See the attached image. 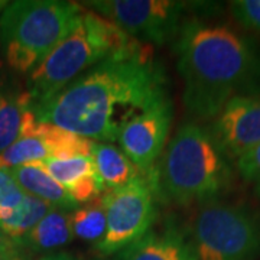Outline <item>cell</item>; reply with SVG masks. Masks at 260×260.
I'll use <instances>...</instances> for the list:
<instances>
[{
    "instance_id": "obj_27",
    "label": "cell",
    "mask_w": 260,
    "mask_h": 260,
    "mask_svg": "<svg viewBox=\"0 0 260 260\" xmlns=\"http://www.w3.org/2000/svg\"><path fill=\"white\" fill-rule=\"evenodd\" d=\"M0 260H29L28 253L23 251V253H19L15 256H6V257H0Z\"/></svg>"
},
{
    "instance_id": "obj_18",
    "label": "cell",
    "mask_w": 260,
    "mask_h": 260,
    "mask_svg": "<svg viewBox=\"0 0 260 260\" xmlns=\"http://www.w3.org/2000/svg\"><path fill=\"white\" fill-rule=\"evenodd\" d=\"M29 107H32V100L28 93L15 99L0 94V152L20 139L23 117Z\"/></svg>"
},
{
    "instance_id": "obj_19",
    "label": "cell",
    "mask_w": 260,
    "mask_h": 260,
    "mask_svg": "<svg viewBox=\"0 0 260 260\" xmlns=\"http://www.w3.org/2000/svg\"><path fill=\"white\" fill-rule=\"evenodd\" d=\"M51 158L45 142L37 136L20 138L12 146L0 152V168H18L29 164L45 162Z\"/></svg>"
},
{
    "instance_id": "obj_5",
    "label": "cell",
    "mask_w": 260,
    "mask_h": 260,
    "mask_svg": "<svg viewBox=\"0 0 260 260\" xmlns=\"http://www.w3.org/2000/svg\"><path fill=\"white\" fill-rule=\"evenodd\" d=\"M83 8L62 0H18L0 15V48L16 71H34L74 26Z\"/></svg>"
},
{
    "instance_id": "obj_9",
    "label": "cell",
    "mask_w": 260,
    "mask_h": 260,
    "mask_svg": "<svg viewBox=\"0 0 260 260\" xmlns=\"http://www.w3.org/2000/svg\"><path fill=\"white\" fill-rule=\"evenodd\" d=\"M172 123V104L167 99L138 116L121 130L117 142L145 177H150L165 148Z\"/></svg>"
},
{
    "instance_id": "obj_12",
    "label": "cell",
    "mask_w": 260,
    "mask_h": 260,
    "mask_svg": "<svg viewBox=\"0 0 260 260\" xmlns=\"http://www.w3.org/2000/svg\"><path fill=\"white\" fill-rule=\"evenodd\" d=\"M74 240L70 211L54 208L20 240L19 246L32 253H54Z\"/></svg>"
},
{
    "instance_id": "obj_13",
    "label": "cell",
    "mask_w": 260,
    "mask_h": 260,
    "mask_svg": "<svg viewBox=\"0 0 260 260\" xmlns=\"http://www.w3.org/2000/svg\"><path fill=\"white\" fill-rule=\"evenodd\" d=\"M91 158L106 191L121 189L143 175L127 155L112 143L95 142Z\"/></svg>"
},
{
    "instance_id": "obj_1",
    "label": "cell",
    "mask_w": 260,
    "mask_h": 260,
    "mask_svg": "<svg viewBox=\"0 0 260 260\" xmlns=\"http://www.w3.org/2000/svg\"><path fill=\"white\" fill-rule=\"evenodd\" d=\"M168 97L164 67L148 48L130 47L85 71L47 102L32 104L37 119L85 139L117 142L133 119Z\"/></svg>"
},
{
    "instance_id": "obj_3",
    "label": "cell",
    "mask_w": 260,
    "mask_h": 260,
    "mask_svg": "<svg viewBox=\"0 0 260 260\" xmlns=\"http://www.w3.org/2000/svg\"><path fill=\"white\" fill-rule=\"evenodd\" d=\"M156 194L169 203H208L229 189L233 171L208 129L185 123L177 130L150 177Z\"/></svg>"
},
{
    "instance_id": "obj_7",
    "label": "cell",
    "mask_w": 260,
    "mask_h": 260,
    "mask_svg": "<svg viewBox=\"0 0 260 260\" xmlns=\"http://www.w3.org/2000/svg\"><path fill=\"white\" fill-rule=\"evenodd\" d=\"M107 229L95 250L104 256L127 249L150 232L156 218L155 192L145 175L127 186L103 194Z\"/></svg>"
},
{
    "instance_id": "obj_20",
    "label": "cell",
    "mask_w": 260,
    "mask_h": 260,
    "mask_svg": "<svg viewBox=\"0 0 260 260\" xmlns=\"http://www.w3.org/2000/svg\"><path fill=\"white\" fill-rule=\"evenodd\" d=\"M39 165L65 189L74 185L78 179L95 171L91 156H74L67 159L49 158L45 162H39Z\"/></svg>"
},
{
    "instance_id": "obj_29",
    "label": "cell",
    "mask_w": 260,
    "mask_h": 260,
    "mask_svg": "<svg viewBox=\"0 0 260 260\" xmlns=\"http://www.w3.org/2000/svg\"><path fill=\"white\" fill-rule=\"evenodd\" d=\"M0 68H2V61H0Z\"/></svg>"
},
{
    "instance_id": "obj_15",
    "label": "cell",
    "mask_w": 260,
    "mask_h": 260,
    "mask_svg": "<svg viewBox=\"0 0 260 260\" xmlns=\"http://www.w3.org/2000/svg\"><path fill=\"white\" fill-rule=\"evenodd\" d=\"M52 210V205L26 194L16 208L0 207V229L18 242Z\"/></svg>"
},
{
    "instance_id": "obj_25",
    "label": "cell",
    "mask_w": 260,
    "mask_h": 260,
    "mask_svg": "<svg viewBox=\"0 0 260 260\" xmlns=\"http://www.w3.org/2000/svg\"><path fill=\"white\" fill-rule=\"evenodd\" d=\"M23 250L16 240H13L9 237L6 233L0 229V257H6V256H15L19 253H23Z\"/></svg>"
},
{
    "instance_id": "obj_21",
    "label": "cell",
    "mask_w": 260,
    "mask_h": 260,
    "mask_svg": "<svg viewBox=\"0 0 260 260\" xmlns=\"http://www.w3.org/2000/svg\"><path fill=\"white\" fill-rule=\"evenodd\" d=\"M67 192H68L70 198L74 201L75 204L85 205L99 200L106 192V188L100 181L97 172L94 171L91 174L81 178V179H78L74 185H71L67 189Z\"/></svg>"
},
{
    "instance_id": "obj_10",
    "label": "cell",
    "mask_w": 260,
    "mask_h": 260,
    "mask_svg": "<svg viewBox=\"0 0 260 260\" xmlns=\"http://www.w3.org/2000/svg\"><path fill=\"white\" fill-rule=\"evenodd\" d=\"M208 132L229 159L236 160L256 148L260 145V94L230 100Z\"/></svg>"
},
{
    "instance_id": "obj_8",
    "label": "cell",
    "mask_w": 260,
    "mask_h": 260,
    "mask_svg": "<svg viewBox=\"0 0 260 260\" xmlns=\"http://www.w3.org/2000/svg\"><path fill=\"white\" fill-rule=\"evenodd\" d=\"M85 5L129 37L155 45L175 41L188 8L177 0H94Z\"/></svg>"
},
{
    "instance_id": "obj_23",
    "label": "cell",
    "mask_w": 260,
    "mask_h": 260,
    "mask_svg": "<svg viewBox=\"0 0 260 260\" xmlns=\"http://www.w3.org/2000/svg\"><path fill=\"white\" fill-rule=\"evenodd\" d=\"M26 194L18 185L12 171L8 168H0V207L16 208Z\"/></svg>"
},
{
    "instance_id": "obj_28",
    "label": "cell",
    "mask_w": 260,
    "mask_h": 260,
    "mask_svg": "<svg viewBox=\"0 0 260 260\" xmlns=\"http://www.w3.org/2000/svg\"><path fill=\"white\" fill-rule=\"evenodd\" d=\"M6 6H8V2H5V0H0V12H3Z\"/></svg>"
},
{
    "instance_id": "obj_22",
    "label": "cell",
    "mask_w": 260,
    "mask_h": 260,
    "mask_svg": "<svg viewBox=\"0 0 260 260\" xmlns=\"http://www.w3.org/2000/svg\"><path fill=\"white\" fill-rule=\"evenodd\" d=\"M230 10L239 23L260 35V0H236Z\"/></svg>"
},
{
    "instance_id": "obj_2",
    "label": "cell",
    "mask_w": 260,
    "mask_h": 260,
    "mask_svg": "<svg viewBox=\"0 0 260 260\" xmlns=\"http://www.w3.org/2000/svg\"><path fill=\"white\" fill-rule=\"evenodd\" d=\"M174 51L184 106L195 119L213 120L233 99L260 94V48L237 30L189 19Z\"/></svg>"
},
{
    "instance_id": "obj_17",
    "label": "cell",
    "mask_w": 260,
    "mask_h": 260,
    "mask_svg": "<svg viewBox=\"0 0 260 260\" xmlns=\"http://www.w3.org/2000/svg\"><path fill=\"white\" fill-rule=\"evenodd\" d=\"M70 221L74 239L94 244L100 242L107 229V217L103 195L93 203L78 207L74 211H71Z\"/></svg>"
},
{
    "instance_id": "obj_11",
    "label": "cell",
    "mask_w": 260,
    "mask_h": 260,
    "mask_svg": "<svg viewBox=\"0 0 260 260\" xmlns=\"http://www.w3.org/2000/svg\"><path fill=\"white\" fill-rule=\"evenodd\" d=\"M123 260H198L192 243L175 227L149 232L123 250Z\"/></svg>"
},
{
    "instance_id": "obj_26",
    "label": "cell",
    "mask_w": 260,
    "mask_h": 260,
    "mask_svg": "<svg viewBox=\"0 0 260 260\" xmlns=\"http://www.w3.org/2000/svg\"><path fill=\"white\" fill-rule=\"evenodd\" d=\"M38 260H83L81 257L75 256L70 251H54V253H49L45 254L42 257H39Z\"/></svg>"
},
{
    "instance_id": "obj_16",
    "label": "cell",
    "mask_w": 260,
    "mask_h": 260,
    "mask_svg": "<svg viewBox=\"0 0 260 260\" xmlns=\"http://www.w3.org/2000/svg\"><path fill=\"white\" fill-rule=\"evenodd\" d=\"M32 136H37L45 142L49 149L51 158L67 159L74 156H91L94 140L85 139L68 130L61 129L55 124L37 121Z\"/></svg>"
},
{
    "instance_id": "obj_4",
    "label": "cell",
    "mask_w": 260,
    "mask_h": 260,
    "mask_svg": "<svg viewBox=\"0 0 260 260\" xmlns=\"http://www.w3.org/2000/svg\"><path fill=\"white\" fill-rule=\"evenodd\" d=\"M133 42L107 19L83 9L70 34L30 73L28 94L32 104L52 99L85 71Z\"/></svg>"
},
{
    "instance_id": "obj_24",
    "label": "cell",
    "mask_w": 260,
    "mask_h": 260,
    "mask_svg": "<svg viewBox=\"0 0 260 260\" xmlns=\"http://www.w3.org/2000/svg\"><path fill=\"white\" fill-rule=\"evenodd\" d=\"M236 167L243 179L260 192V145L236 159Z\"/></svg>"
},
{
    "instance_id": "obj_6",
    "label": "cell",
    "mask_w": 260,
    "mask_h": 260,
    "mask_svg": "<svg viewBox=\"0 0 260 260\" xmlns=\"http://www.w3.org/2000/svg\"><path fill=\"white\" fill-rule=\"evenodd\" d=\"M192 246L198 260H254L260 218L244 205L208 201L195 217Z\"/></svg>"
},
{
    "instance_id": "obj_14",
    "label": "cell",
    "mask_w": 260,
    "mask_h": 260,
    "mask_svg": "<svg viewBox=\"0 0 260 260\" xmlns=\"http://www.w3.org/2000/svg\"><path fill=\"white\" fill-rule=\"evenodd\" d=\"M10 171L15 177V181L23 189L25 194L37 197L58 210L71 213L75 208H78V205L70 198L64 186L59 185L55 179L39 165V162L12 168Z\"/></svg>"
}]
</instances>
